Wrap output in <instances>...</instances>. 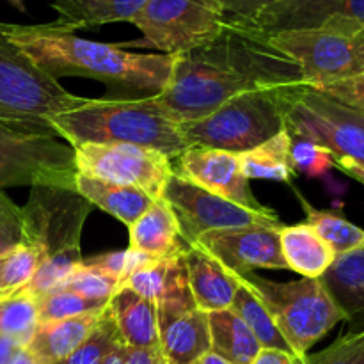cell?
Here are the masks:
<instances>
[{
	"mask_svg": "<svg viewBox=\"0 0 364 364\" xmlns=\"http://www.w3.org/2000/svg\"><path fill=\"white\" fill-rule=\"evenodd\" d=\"M162 364H166V361H164V363H162Z\"/></svg>",
	"mask_w": 364,
	"mask_h": 364,
	"instance_id": "cell-51",
	"label": "cell"
},
{
	"mask_svg": "<svg viewBox=\"0 0 364 364\" xmlns=\"http://www.w3.org/2000/svg\"><path fill=\"white\" fill-rule=\"evenodd\" d=\"M123 287L162 304H194L185 269L183 251L164 258H146L124 279Z\"/></svg>",
	"mask_w": 364,
	"mask_h": 364,
	"instance_id": "cell-17",
	"label": "cell"
},
{
	"mask_svg": "<svg viewBox=\"0 0 364 364\" xmlns=\"http://www.w3.org/2000/svg\"><path fill=\"white\" fill-rule=\"evenodd\" d=\"M333 160H334V166H336L341 173L348 174L350 178L358 180L364 187V166L354 162V160L350 159H340V156H333Z\"/></svg>",
	"mask_w": 364,
	"mask_h": 364,
	"instance_id": "cell-42",
	"label": "cell"
},
{
	"mask_svg": "<svg viewBox=\"0 0 364 364\" xmlns=\"http://www.w3.org/2000/svg\"><path fill=\"white\" fill-rule=\"evenodd\" d=\"M14 46L50 77H87L109 85L159 95L173 73L174 57L128 52L123 45L91 41L55 23H6Z\"/></svg>",
	"mask_w": 364,
	"mask_h": 364,
	"instance_id": "cell-2",
	"label": "cell"
},
{
	"mask_svg": "<svg viewBox=\"0 0 364 364\" xmlns=\"http://www.w3.org/2000/svg\"><path fill=\"white\" fill-rule=\"evenodd\" d=\"M92 205L75 188L32 187L21 208V242L41 255L38 270L21 291L34 299L59 287L82 263V230Z\"/></svg>",
	"mask_w": 364,
	"mask_h": 364,
	"instance_id": "cell-3",
	"label": "cell"
},
{
	"mask_svg": "<svg viewBox=\"0 0 364 364\" xmlns=\"http://www.w3.org/2000/svg\"><path fill=\"white\" fill-rule=\"evenodd\" d=\"M299 196L302 208L306 212V223L320 235L322 240L327 242L334 255L343 256L358 249H364V230L355 226L354 223L341 217L340 213L329 212V210H318L306 201L301 192L295 191Z\"/></svg>",
	"mask_w": 364,
	"mask_h": 364,
	"instance_id": "cell-28",
	"label": "cell"
},
{
	"mask_svg": "<svg viewBox=\"0 0 364 364\" xmlns=\"http://www.w3.org/2000/svg\"><path fill=\"white\" fill-rule=\"evenodd\" d=\"M39 323L38 301L27 291L0 301V336L11 338L20 347H27Z\"/></svg>",
	"mask_w": 364,
	"mask_h": 364,
	"instance_id": "cell-30",
	"label": "cell"
},
{
	"mask_svg": "<svg viewBox=\"0 0 364 364\" xmlns=\"http://www.w3.org/2000/svg\"><path fill=\"white\" fill-rule=\"evenodd\" d=\"M230 20L251 23L259 14L279 0H217Z\"/></svg>",
	"mask_w": 364,
	"mask_h": 364,
	"instance_id": "cell-38",
	"label": "cell"
},
{
	"mask_svg": "<svg viewBox=\"0 0 364 364\" xmlns=\"http://www.w3.org/2000/svg\"><path fill=\"white\" fill-rule=\"evenodd\" d=\"M183 259L188 290L196 308L205 313L231 309L238 290L233 274L196 245H185Z\"/></svg>",
	"mask_w": 364,
	"mask_h": 364,
	"instance_id": "cell-18",
	"label": "cell"
},
{
	"mask_svg": "<svg viewBox=\"0 0 364 364\" xmlns=\"http://www.w3.org/2000/svg\"><path fill=\"white\" fill-rule=\"evenodd\" d=\"M75 149L52 123L0 119V188H75Z\"/></svg>",
	"mask_w": 364,
	"mask_h": 364,
	"instance_id": "cell-7",
	"label": "cell"
},
{
	"mask_svg": "<svg viewBox=\"0 0 364 364\" xmlns=\"http://www.w3.org/2000/svg\"><path fill=\"white\" fill-rule=\"evenodd\" d=\"M9 252V251H7ZM7 252H2V255H0V274H2V267H4V259H6V256H7Z\"/></svg>",
	"mask_w": 364,
	"mask_h": 364,
	"instance_id": "cell-50",
	"label": "cell"
},
{
	"mask_svg": "<svg viewBox=\"0 0 364 364\" xmlns=\"http://www.w3.org/2000/svg\"><path fill=\"white\" fill-rule=\"evenodd\" d=\"M130 245L128 249L148 258H164L178 255L185 249L180 224L173 208L164 198L153 201V205L128 228Z\"/></svg>",
	"mask_w": 364,
	"mask_h": 364,
	"instance_id": "cell-19",
	"label": "cell"
},
{
	"mask_svg": "<svg viewBox=\"0 0 364 364\" xmlns=\"http://www.w3.org/2000/svg\"><path fill=\"white\" fill-rule=\"evenodd\" d=\"M11 4H13L14 7H16V9H20V11H25V0H9Z\"/></svg>",
	"mask_w": 364,
	"mask_h": 364,
	"instance_id": "cell-48",
	"label": "cell"
},
{
	"mask_svg": "<svg viewBox=\"0 0 364 364\" xmlns=\"http://www.w3.org/2000/svg\"><path fill=\"white\" fill-rule=\"evenodd\" d=\"M50 123L71 146L84 142L134 144L162 151L171 160L188 148L180 127L160 110L153 96L87 98L77 109L57 114Z\"/></svg>",
	"mask_w": 364,
	"mask_h": 364,
	"instance_id": "cell-4",
	"label": "cell"
},
{
	"mask_svg": "<svg viewBox=\"0 0 364 364\" xmlns=\"http://www.w3.org/2000/svg\"><path fill=\"white\" fill-rule=\"evenodd\" d=\"M299 364H364V331L341 334L329 347L308 354Z\"/></svg>",
	"mask_w": 364,
	"mask_h": 364,
	"instance_id": "cell-35",
	"label": "cell"
},
{
	"mask_svg": "<svg viewBox=\"0 0 364 364\" xmlns=\"http://www.w3.org/2000/svg\"><path fill=\"white\" fill-rule=\"evenodd\" d=\"M156 308L160 354L166 364H196L212 352L208 313L196 304H162Z\"/></svg>",
	"mask_w": 364,
	"mask_h": 364,
	"instance_id": "cell-16",
	"label": "cell"
},
{
	"mask_svg": "<svg viewBox=\"0 0 364 364\" xmlns=\"http://www.w3.org/2000/svg\"><path fill=\"white\" fill-rule=\"evenodd\" d=\"M363 34H364V31H363Z\"/></svg>",
	"mask_w": 364,
	"mask_h": 364,
	"instance_id": "cell-52",
	"label": "cell"
},
{
	"mask_svg": "<svg viewBox=\"0 0 364 364\" xmlns=\"http://www.w3.org/2000/svg\"><path fill=\"white\" fill-rule=\"evenodd\" d=\"M13 206H14V203L11 201V199L4 194L2 188H0V215H2V213H6L9 208H13Z\"/></svg>",
	"mask_w": 364,
	"mask_h": 364,
	"instance_id": "cell-47",
	"label": "cell"
},
{
	"mask_svg": "<svg viewBox=\"0 0 364 364\" xmlns=\"http://www.w3.org/2000/svg\"><path fill=\"white\" fill-rule=\"evenodd\" d=\"M110 315L128 348H160L159 308L127 287L109 301Z\"/></svg>",
	"mask_w": 364,
	"mask_h": 364,
	"instance_id": "cell-21",
	"label": "cell"
},
{
	"mask_svg": "<svg viewBox=\"0 0 364 364\" xmlns=\"http://www.w3.org/2000/svg\"><path fill=\"white\" fill-rule=\"evenodd\" d=\"M18 348H20V345H18L16 341H13L11 338L0 336V364L9 363Z\"/></svg>",
	"mask_w": 364,
	"mask_h": 364,
	"instance_id": "cell-43",
	"label": "cell"
},
{
	"mask_svg": "<svg viewBox=\"0 0 364 364\" xmlns=\"http://www.w3.org/2000/svg\"><path fill=\"white\" fill-rule=\"evenodd\" d=\"M121 343L123 340H121L119 331H117L116 322L110 315L109 304H107L89 336L64 361L57 364H105L109 355Z\"/></svg>",
	"mask_w": 364,
	"mask_h": 364,
	"instance_id": "cell-31",
	"label": "cell"
},
{
	"mask_svg": "<svg viewBox=\"0 0 364 364\" xmlns=\"http://www.w3.org/2000/svg\"><path fill=\"white\" fill-rule=\"evenodd\" d=\"M291 135L288 130H281L279 134L270 137L263 144L249 149L238 155L242 173L251 180H276L291 185L295 171L290 162Z\"/></svg>",
	"mask_w": 364,
	"mask_h": 364,
	"instance_id": "cell-27",
	"label": "cell"
},
{
	"mask_svg": "<svg viewBox=\"0 0 364 364\" xmlns=\"http://www.w3.org/2000/svg\"><path fill=\"white\" fill-rule=\"evenodd\" d=\"M212 352L230 364H252L262 345L233 309L208 313Z\"/></svg>",
	"mask_w": 364,
	"mask_h": 364,
	"instance_id": "cell-26",
	"label": "cell"
},
{
	"mask_svg": "<svg viewBox=\"0 0 364 364\" xmlns=\"http://www.w3.org/2000/svg\"><path fill=\"white\" fill-rule=\"evenodd\" d=\"M38 301V316L41 322H55V320L71 318V316L85 315V313L103 311L109 301L87 299L73 291L53 290L36 299Z\"/></svg>",
	"mask_w": 364,
	"mask_h": 364,
	"instance_id": "cell-33",
	"label": "cell"
},
{
	"mask_svg": "<svg viewBox=\"0 0 364 364\" xmlns=\"http://www.w3.org/2000/svg\"><path fill=\"white\" fill-rule=\"evenodd\" d=\"M173 173L212 194L245 206L255 212H270L256 199L249 180L242 173L238 155L220 149L188 146L173 160Z\"/></svg>",
	"mask_w": 364,
	"mask_h": 364,
	"instance_id": "cell-15",
	"label": "cell"
},
{
	"mask_svg": "<svg viewBox=\"0 0 364 364\" xmlns=\"http://www.w3.org/2000/svg\"><path fill=\"white\" fill-rule=\"evenodd\" d=\"M57 13L53 23L64 31L130 21L148 0H48Z\"/></svg>",
	"mask_w": 364,
	"mask_h": 364,
	"instance_id": "cell-25",
	"label": "cell"
},
{
	"mask_svg": "<svg viewBox=\"0 0 364 364\" xmlns=\"http://www.w3.org/2000/svg\"><path fill=\"white\" fill-rule=\"evenodd\" d=\"M235 279H237V277H235ZM237 283L238 290L233 299L231 309H233V311L240 316L242 322L251 329V333L255 334V338L258 340V343L262 345V348H277V350H284L294 354L290 345L287 343V340H284L283 334H281V331L277 329L276 323H274L272 316L269 315L265 306L262 304V301H259L244 283H240L238 279Z\"/></svg>",
	"mask_w": 364,
	"mask_h": 364,
	"instance_id": "cell-29",
	"label": "cell"
},
{
	"mask_svg": "<svg viewBox=\"0 0 364 364\" xmlns=\"http://www.w3.org/2000/svg\"><path fill=\"white\" fill-rule=\"evenodd\" d=\"M164 358L160 348H128L127 364H162Z\"/></svg>",
	"mask_w": 364,
	"mask_h": 364,
	"instance_id": "cell-41",
	"label": "cell"
},
{
	"mask_svg": "<svg viewBox=\"0 0 364 364\" xmlns=\"http://www.w3.org/2000/svg\"><path fill=\"white\" fill-rule=\"evenodd\" d=\"M287 89L265 87L233 96L208 116L178 124L181 137L188 146H203L235 155L249 151L287 128Z\"/></svg>",
	"mask_w": 364,
	"mask_h": 364,
	"instance_id": "cell-5",
	"label": "cell"
},
{
	"mask_svg": "<svg viewBox=\"0 0 364 364\" xmlns=\"http://www.w3.org/2000/svg\"><path fill=\"white\" fill-rule=\"evenodd\" d=\"M78 174L130 185L146 192L151 199L164 196L173 174V160L162 151L134 144H84L73 146Z\"/></svg>",
	"mask_w": 364,
	"mask_h": 364,
	"instance_id": "cell-12",
	"label": "cell"
},
{
	"mask_svg": "<svg viewBox=\"0 0 364 364\" xmlns=\"http://www.w3.org/2000/svg\"><path fill=\"white\" fill-rule=\"evenodd\" d=\"M7 364H41V363H39L38 358L28 350V347H20L16 352H14V355L11 358V361Z\"/></svg>",
	"mask_w": 364,
	"mask_h": 364,
	"instance_id": "cell-44",
	"label": "cell"
},
{
	"mask_svg": "<svg viewBox=\"0 0 364 364\" xmlns=\"http://www.w3.org/2000/svg\"><path fill=\"white\" fill-rule=\"evenodd\" d=\"M309 89L334 100L347 109L364 114V73Z\"/></svg>",
	"mask_w": 364,
	"mask_h": 364,
	"instance_id": "cell-37",
	"label": "cell"
},
{
	"mask_svg": "<svg viewBox=\"0 0 364 364\" xmlns=\"http://www.w3.org/2000/svg\"><path fill=\"white\" fill-rule=\"evenodd\" d=\"M299 66L306 87L333 84L364 73V34L311 28L267 34Z\"/></svg>",
	"mask_w": 364,
	"mask_h": 364,
	"instance_id": "cell-10",
	"label": "cell"
},
{
	"mask_svg": "<svg viewBox=\"0 0 364 364\" xmlns=\"http://www.w3.org/2000/svg\"><path fill=\"white\" fill-rule=\"evenodd\" d=\"M350 326V333L364 331V249L338 256L320 277Z\"/></svg>",
	"mask_w": 364,
	"mask_h": 364,
	"instance_id": "cell-20",
	"label": "cell"
},
{
	"mask_svg": "<svg viewBox=\"0 0 364 364\" xmlns=\"http://www.w3.org/2000/svg\"><path fill=\"white\" fill-rule=\"evenodd\" d=\"M119 279L98 272V270L91 269V267H85L84 263H80V265H78L77 269L59 284V287L53 288V290L73 291V294L84 295V297L87 299L110 301V299L119 291Z\"/></svg>",
	"mask_w": 364,
	"mask_h": 364,
	"instance_id": "cell-34",
	"label": "cell"
},
{
	"mask_svg": "<svg viewBox=\"0 0 364 364\" xmlns=\"http://www.w3.org/2000/svg\"><path fill=\"white\" fill-rule=\"evenodd\" d=\"M348 110H350V109H348ZM350 112H352V116H354L355 119L359 121V123L364 124V114L363 112H355V110H350Z\"/></svg>",
	"mask_w": 364,
	"mask_h": 364,
	"instance_id": "cell-49",
	"label": "cell"
},
{
	"mask_svg": "<svg viewBox=\"0 0 364 364\" xmlns=\"http://www.w3.org/2000/svg\"><path fill=\"white\" fill-rule=\"evenodd\" d=\"M290 162L295 173H304L308 176H323L329 169H333V153L327 148L304 141V139L291 137Z\"/></svg>",
	"mask_w": 364,
	"mask_h": 364,
	"instance_id": "cell-36",
	"label": "cell"
},
{
	"mask_svg": "<svg viewBox=\"0 0 364 364\" xmlns=\"http://www.w3.org/2000/svg\"><path fill=\"white\" fill-rule=\"evenodd\" d=\"M75 191L92 206L116 217L128 228L155 201L146 192L130 185H119L78 173L75 176Z\"/></svg>",
	"mask_w": 364,
	"mask_h": 364,
	"instance_id": "cell-23",
	"label": "cell"
},
{
	"mask_svg": "<svg viewBox=\"0 0 364 364\" xmlns=\"http://www.w3.org/2000/svg\"><path fill=\"white\" fill-rule=\"evenodd\" d=\"M196 364H230L228 361H224L223 358H219V355H215L213 352H208V354L203 355L201 359H199Z\"/></svg>",
	"mask_w": 364,
	"mask_h": 364,
	"instance_id": "cell-46",
	"label": "cell"
},
{
	"mask_svg": "<svg viewBox=\"0 0 364 364\" xmlns=\"http://www.w3.org/2000/svg\"><path fill=\"white\" fill-rule=\"evenodd\" d=\"M102 311L85 313L71 318L41 322L36 327L28 350L41 364H57L68 358L95 329Z\"/></svg>",
	"mask_w": 364,
	"mask_h": 364,
	"instance_id": "cell-24",
	"label": "cell"
},
{
	"mask_svg": "<svg viewBox=\"0 0 364 364\" xmlns=\"http://www.w3.org/2000/svg\"><path fill=\"white\" fill-rule=\"evenodd\" d=\"M21 242V208L14 205L0 215V255Z\"/></svg>",
	"mask_w": 364,
	"mask_h": 364,
	"instance_id": "cell-39",
	"label": "cell"
},
{
	"mask_svg": "<svg viewBox=\"0 0 364 364\" xmlns=\"http://www.w3.org/2000/svg\"><path fill=\"white\" fill-rule=\"evenodd\" d=\"M279 245L288 270L309 279H320L336 262V255L308 223L283 226Z\"/></svg>",
	"mask_w": 364,
	"mask_h": 364,
	"instance_id": "cell-22",
	"label": "cell"
},
{
	"mask_svg": "<svg viewBox=\"0 0 364 364\" xmlns=\"http://www.w3.org/2000/svg\"><path fill=\"white\" fill-rule=\"evenodd\" d=\"M284 127L294 139L315 142L333 156L364 166V124L347 107L306 85L287 89Z\"/></svg>",
	"mask_w": 364,
	"mask_h": 364,
	"instance_id": "cell-9",
	"label": "cell"
},
{
	"mask_svg": "<svg viewBox=\"0 0 364 364\" xmlns=\"http://www.w3.org/2000/svg\"><path fill=\"white\" fill-rule=\"evenodd\" d=\"M245 25L263 34L311 28L361 34L364 0H279Z\"/></svg>",
	"mask_w": 364,
	"mask_h": 364,
	"instance_id": "cell-13",
	"label": "cell"
},
{
	"mask_svg": "<svg viewBox=\"0 0 364 364\" xmlns=\"http://www.w3.org/2000/svg\"><path fill=\"white\" fill-rule=\"evenodd\" d=\"M252 364H299V361L290 352L277 350V348H262Z\"/></svg>",
	"mask_w": 364,
	"mask_h": 364,
	"instance_id": "cell-40",
	"label": "cell"
},
{
	"mask_svg": "<svg viewBox=\"0 0 364 364\" xmlns=\"http://www.w3.org/2000/svg\"><path fill=\"white\" fill-rule=\"evenodd\" d=\"M192 245L208 252L228 272L245 276L255 270H288L279 245V230L262 226L215 230Z\"/></svg>",
	"mask_w": 364,
	"mask_h": 364,
	"instance_id": "cell-14",
	"label": "cell"
},
{
	"mask_svg": "<svg viewBox=\"0 0 364 364\" xmlns=\"http://www.w3.org/2000/svg\"><path fill=\"white\" fill-rule=\"evenodd\" d=\"M105 364H127V345L121 343L119 347L109 355Z\"/></svg>",
	"mask_w": 364,
	"mask_h": 364,
	"instance_id": "cell-45",
	"label": "cell"
},
{
	"mask_svg": "<svg viewBox=\"0 0 364 364\" xmlns=\"http://www.w3.org/2000/svg\"><path fill=\"white\" fill-rule=\"evenodd\" d=\"M162 198L173 208L180 224L181 238L187 245L194 244L203 233L215 230L251 226L281 230L284 226L274 210L255 212L230 199L212 194L174 173L167 180Z\"/></svg>",
	"mask_w": 364,
	"mask_h": 364,
	"instance_id": "cell-11",
	"label": "cell"
},
{
	"mask_svg": "<svg viewBox=\"0 0 364 364\" xmlns=\"http://www.w3.org/2000/svg\"><path fill=\"white\" fill-rule=\"evenodd\" d=\"M291 85H304L297 64L267 34L228 18L215 41L174 57L169 82L153 100L171 121L181 124L208 116L242 92Z\"/></svg>",
	"mask_w": 364,
	"mask_h": 364,
	"instance_id": "cell-1",
	"label": "cell"
},
{
	"mask_svg": "<svg viewBox=\"0 0 364 364\" xmlns=\"http://www.w3.org/2000/svg\"><path fill=\"white\" fill-rule=\"evenodd\" d=\"M144 45L166 55H181L215 41L228 25L217 0H148L130 20Z\"/></svg>",
	"mask_w": 364,
	"mask_h": 364,
	"instance_id": "cell-8",
	"label": "cell"
},
{
	"mask_svg": "<svg viewBox=\"0 0 364 364\" xmlns=\"http://www.w3.org/2000/svg\"><path fill=\"white\" fill-rule=\"evenodd\" d=\"M233 276L262 301L299 363L304 361L313 345L345 320L320 279L302 277L277 283L255 272Z\"/></svg>",
	"mask_w": 364,
	"mask_h": 364,
	"instance_id": "cell-6",
	"label": "cell"
},
{
	"mask_svg": "<svg viewBox=\"0 0 364 364\" xmlns=\"http://www.w3.org/2000/svg\"><path fill=\"white\" fill-rule=\"evenodd\" d=\"M41 255L32 245L20 242L7 252L0 274V301L13 297L31 283L32 276L38 270Z\"/></svg>",
	"mask_w": 364,
	"mask_h": 364,
	"instance_id": "cell-32",
	"label": "cell"
}]
</instances>
